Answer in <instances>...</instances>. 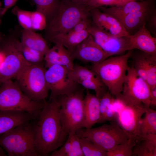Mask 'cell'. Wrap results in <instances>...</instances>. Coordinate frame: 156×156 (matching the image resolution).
<instances>
[{
  "label": "cell",
  "mask_w": 156,
  "mask_h": 156,
  "mask_svg": "<svg viewBox=\"0 0 156 156\" xmlns=\"http://www.w3.org/2000/svg\"><path fill=\"white\" fill-rule=\"evenodd\" d=\"M60 107L58 98L49 99L36 118L35 144L38 156L50 155L65 142L67 136L60 119Z\"/></svg>",
  "instance_id": "obj_1"
},
{
  "label": "cell",
  "mask_w": 156,
  "mask_h": 156,
  "mask_svg": "<svg viewBox=\"0 0 156 156\" xmlns=\"http://www.w3.org/2000/svg\"><path fill=\"white\" fill-rule=\"evenodd\" d=\"M133 50L122 55L109 57L91 69L114 97L121 94L129 67L128 62Z\"/></svg>",
  "instance_id": "obj_2"
},
{
  "label": "cell",
  "mask_w": 156,
  "mask_h": 156,
  "mask_svg": "<svg viewBox=\"0 0 156 156\" xmlns=\"http://www.w3.org/2000/svg\"><path fill=\"white\" fill-rule=\"evenodd\" d=\"M90 16L86 5L60 0L58 11L44 29V39L51 42L56 36L68 33L79 21Z\"/></svg>",
  "instance_id": "obj_3"
},
{
  "label": "cell",
  "mask_w": 156,
  "mask_h": 156,
  "mask_svg": "<svg viewBox=\"0 0 156 156\" xmlns=\"http://www.w3.org/2000/svg\"><path fill=\"white\" fill-rule=\"evenodd\" d=\"M33 120L0 135V146L8 156H38L35 144Z\"/></svg>",
  "instance_id": "obj_4"
},
{
  "label": "cell",
  "mask_w": 156,
  "mask_h": 156,
  "mask_svg": "<svg viewBox=\"0 0 156 156\" xmlns=\"http://www.w3.org/2000/svg\"><path fill=\"white\" fill-rule=\"evenodd\" d=\"M83 93V89L77 88L69 94L57 98L60 104L59 116L67 136L85 128Z\"/></svg>",
  "instance_id": "obj_5"
},
{
  "label": "cell",
  "mask_w": 156,
  "mask_h": 156,
  "mask_svg": "<svg viewBox=\"0 0 156 156\" xmlns=\"http://www.w3.org/2000/svg\"><path fill=\"white\" fill-rule=\"evenodd\" d=\"M46 101L31 100L24 93L16 81L12 79L4 81L0 86V111L24 112L37 117Z\"/></svg>",
  "instance_id": "obj_6"
},
{
  "label": "cell",
  "mask_w": 156,
  "mask_h": 156,
  "mask_svg": "<svg viewBox=\"0 0 156 156\" xmlns=\"http://www.w3.org/2000/svg\"><path fill=\"white\" fill-rule=\"evenodd\" d=\"M44 64H28L15 78L24 93L37 102L46 101L49 91L46 80Z\"/></svg>",
  "instance_id": "obj_7"
},
{
  "label": "cell",
  "mask_w": 156,
  "mask_h": 156,
  "mask_svg": "<svg viewBox=\"0 0 156 156\" xmlns=\"http://www.w3.org/2000/svg\"><path fill=\"white\" fill-rule=\"evenodd\" d=\"M76 133L79 137L88 139L106 152L126 142L129 138L116 121H110V124H104L97 127L82 129Z\"/></svg>",
  "instance_id": "obj_8"
},
{
  "label": "cell",
  "mask_w": 156,
  "mask_h": 156,
  "mask_svg": "<svg viewBox=\"0 0 156 156\" xmlns=\"http://www.w3.org/2000/svg\"><path fill=\"white\" fill-rule=\"evenodd\" d=\"M20 41L12 36L3 37L0 49L4 54L0 67V86L4 81L15 78L28 65L21 51Z\"/></svg>",
  "instance_id": "obj_9"
},
{
  "label": "cell",
  "mask_w": 156,
  "mask_h": 156,
  "mask_svg": "<svg viewBox=\"0 0 156 156\" xmlns=\"http://www.w3.org/2000/svg\"><path fill=\"white\" fill-rule=\"evenodd\" d=\"M115 97L119 98L122 103L116 113V121L129 138L136 143L140 139V122L145 113L146 106L142 103L128 99L121 94Z\"/></svg>",
  "instance_id": "obj_10"
},
{
  "label": "cell",
  "mask_w": 156,
  "mask_h": 156,
  "mask_svg": "<svg viewBox=\"0 0 156 156\" xmlns=\"http://www.w3.org/2000/svg\"><path fill=\"white\" fill-rule=\"evenodd\" d=\"M45 76L50 99L69 94L76 90L78 84L72 78L71 70L66 67L54 65L45 68Z\"/></svg>",
  "instance_id": "obj_11"
},
{
  "label": "cell",
  "mask_w": 156,
  "mask_h": 156,
  "mask_svg": "<svg viewBox=\"0 0 156 156\" xmlns=\"http://www.w3.org/2000/svg\"><path fill=\"white\" fill-rule=\"evenodd\" d=\"M88 31L95 42L110 57L122 55L126 51L132 50L130 36H114L94 24Z\"/></svg>",
  "instance_id": "obj_12"
},
{
  "label": "cell",
  "mask_w": 156,
  "mask_h": 156,
  "mask_svg": "<svg viewBox=\"0 0 156 156\" xmlns=\"http://www.w3.org/2000/svg\"><path fill=\"white\" fill-rule=\"evenodd\" d=\"M151 90L148 84L137 74L132 66H129L121 94L130 101L150 107Z\"/></svg>",
  "instance_id": "obj_13"
},
{
  "label": "cell",
  "mask_w": 156,
  "mask_h": 156,
  "mask_svg": "<svg viewBox=\"0 0 156 156\" xmlns=\"http://www.w3.org/2000/svg\"><path fill=\"white\" fill-rule=\"evenodd\" d=\"M71 55L74 60L90 63L92 65L100 63L110 57L90 34L75 48Z\"/></svg>",
  "instance_id": "obj_14"
},
{
  "label": "cell",
  "mask_w": 156,
  "mask_h": 156,
  "mask_svg": "<svg viewBox=\"0 0 156 156\" xmlns=\"http://www.w3.org/2000/svg\"><path fill=\"white\" fill-rule=\"evenodd\" d=\"M130 58L132 60V66L140 77L146 81L156 80V54L133 50Z\"/></svg>",
  "instance_id": "obj_15"
},
{
  "label": "cell",
  "mask_w": 156,
  "mask_h": 156,
  "mask_svg": "<svg viewBox=\"0 0 156 156\" xmlns=\"http://www.w3.org/2000/svg\"><path fill=\"white\" fill-rule=\"evenodd\" d=\"M92 23L100 29L117 37H129L120 22L116 18L96 8L90 11Z\"/></svg>",
  "instance_id": "obj_16"
},
{
  "label": "cell",
  "mask_w": 156,
  "mask_h": 156,
  "mask_svg": "<svg viewBox=\"0 0 156 156\" xmlns=\"http://www.w3.org/2000/svg\"><path fill=\"white\" fill-rule=\"evenodd\" d=\"M155 0L132 1L124 4L98 8L102 12L118 19L126 15L156 8Z\"/></svg>",
  "instance_id": "obj_17"
},
{
  "label": "cell",
  "mask_w": 156,
  "mask_h": 156,
  "mask_svg": "<svg viewBox=\"0 0 156 156\" xmlns=\"http://www.w3.org/2000/svg\"><path fill=\"white\" fill-rule=\"evenodd\" d=\"M74 60L71 53L60 43H57L49 48L44 55L45 68L54 65L66 67L71 70L74 66Z\"/></svg>",
  "instance_id": "obj_18"
},
{
  "label": "cell",
  "mask_w": 156,
  "mask_h": 156,
  "mask_svg": "<svg viewBox=\"0 0 156 156\" xmlns=\"http://www.w3.org/2000/svg\"><path fill=\"white\" fill-rule=\"evenodd\" d=\"M36 118L34 115L24 112L0 111V135Z\"/></svg>",
  "instance_id": "obj_19"
},
{
  "label": "cell",
  "mask_w": 156,
  "mask_h": 156,
  "mask_svg": "<svg viewBox=\"0 0 156 156\" xmlns=\"http://www.w3.org/2000/svg\"><path fill=\"white\" fill-rule=\"evenodd\" d=\"M132 50H138L151 54H156V38L153 36L145 25L130 36Z\"/></svg>",
  "instance_id": "obj_20"
},
{
  "label": "cell",
  "mask_w": 156,
  "mask_h": 156,
  "mask_svg": "<svg viewBox=\"0 0 156 156\" xmlns=\"http://www.w3.org/2000/svg\"><path fill=\"white\" fill-rule=\"evenodd\" d=\"M85 128L89 129L98 123L101 117L100 99L87 90L84 98Z\"/></svg>",
  "instance_id": "obj_21"
},
{
  "label": "cell",
  "mask_w": 156,
  "mask_h": 156,
  "mask_svg": "<svg viewBox=\"0 0 156 156\" xmlns=\"http://www.w3.org/2000/svg\"><path fill=\"white\" fill-rule=\"evenodd\" d=\"M156 8L134 12L117 19L130 35L135 33L146 24V21Z\"/></svg>",
  "instance_id": "obj_22"
},
{
  "label": "cell",
  "mask_w": 156,
  "mask_h": 156,
  "mask_svg": "<svg viewBox=\"0 0 156 156\" xmlns=\"http://www.w3.org/2000/svg\"><path fill=\"white\" fill-rule=\"evenodd\" d=\"M21 43L25 47L44 55L49 49L47 41L42 35L34 31L23 29L22 31Z\"/></svg>",
  "instance_id": "obj_23"
},
{
  "label": "cell",
  "mask_w": 156,
  "mask_h": 156,
  "mask_svg": "<svg viewBox=\"0 0 156 156\" xmlns=\"http://www.w3.org/2000/svg\"><path fill=\"white\" fill-rule=\"evenodd\" d=\"M89 35L88 29L80 32H68L56 36L51 42L55 44H61L71 54L75 48Z\"/></svg>",
  "instance_id": "obj_24"
},
{
  "label": "cell",
  "mask_w": 156,
  "mask_h": 156,
  "mask_svg": "<svg viewBox=\"0 0 156 156\" xmlns=\"http://www.w3.org/2000/svg\"><path fill=\"white\" fill-rule=\"evenodd\" d=\"M132 156H156V134L141 137L133 148Z\"/></svg>",
  "instance_id": "obj_25"
},
{
  "label": "cell",
  "mask_w": 156,
  "mask_h": 156,
  "mask_svg": "<svg viewBox=\"0 0 156 156\" xmlns=\"http://www.w3.org/2000/svg\"><path fill=\"white\" fill-rule=\"evenodd\" d=\"M144 118L140 122L139 134L140 138L149 134H156V111L146 106Z\"/></svg>",
  "instance_id": "obj_26"
},
{
  "label": "cell",
  "mask_w": 156,
  "mask_h": 156,
  "mask_svg": "<svg viewBox=\"0 0 156 156\" xmlns=\"http://www.w3.org/2000/svg\"><path fill=\"white\" fill-rule=\"evenodd\" d=\"M36 6V10L45 16L47 24L54 18L58 11L60 0H32Z\"/></svg>",
  "instance_id": "obj_27"
},
{
  "label": "cell",
  "mask_w": 156,
  "mask_h": 156,
  "mask_svg": "<svg viewBox=\"0 0 156 156\" xmlns=\"http://www.w3.org/2000/svg\"><path fill=\"white\" fill-rule=\"evenodd\" d=\"M70 74L73 79L78 84L81 81L99 77L92 69L78 65L74 64L70 71Z\"/></svg>",
  "instance_id": "obj_28"
},
{
  "label": "cell",
  "mask_w": 156,
  "mask_h": 156,
  "mask_svg": "<svg viewBox=\"0 0 156 156\" xmlns=\"http://www.w3.org/2000/svg\"><path fill=\"white\" fill-rule=\"evenodd\" d=\"M20 46L23 57L28 64L30 65L44 64V55L25 47L21 42Z\"/></svg>",
  "instance_id": "obj_29"
},
{
  "label": "cell",
  "mask_w": 156,
  "mask_h": 156,
  "mask_svg": "<svg viewBox=\"0 0 156 156\" xmlns=\"http://www.w3.org/2000/svg\"><path fill=\"white\" fill-rule=\"evenodd\" d=\"M135 142L129 138L126 142L120 144L106 152V156H131Z\"/></svg>",
  "instance_id": "obj_30"
},
{
  "label": "cell",
  "mask_w": 156,
  "mask_h": 156,
  "mask_svg": "<svg viewBox=\"0 0 156 156\" xmlns=\"http://www.w3.org/2000/svg\"><path fill=\"white\" fill-rule=\"evenodd\" d=\"M83 156H106V152L88 139L79 137Z\"/></svg>",
  "instance_id": "obj_31"
},
{
  "label": "cell",
  "mask_w": 156,
  "mask_h": 156,
  "mask_svg": "<svg viewBox=\"0 0 156 156\" xmlns=\"http://www.w3.org/2000/svg\"><path fill=\"white\" fill-rule=\"evenodd\" d=\"M12 12L16 16L19 24L23 29L33 31L31 25L32 12L21 9L16 6L12 10Z\"/></svg>",
  "instance_id": "obj_32"
},
{
  "label": "cell",
  "mask_w": 156,
  "mask_h": 156,
  "mask_svg": "<svg viewBox=\"0 0 156 156\" xmlns=\"http://www.w3.org/2000/svg\"><path fill=\"white\" fill-rule=\"evenodd\" d=\"M142 0H89L86 4L88 9L90 10L94 8L104 6L113 7L124 4L132 1Z\"/></svg>",
  "instance_id": "obj_33"
},
{
  "label": "cell",
  "mask_w": 156,
  "mask_h": 156,
  "mask_svg": "<svg viewBox=\"0 0 156 156\" xmlns=\"http://www.w3.org/2000/svg\"><path fill=\"white\" fill-rule=\"evenodd\" d=\"M31 25L33 31L44 30L47 25L45 16L42 13L37 11L32 12Z\"/></svg>",
  "instance_id": "obj_34"
},
{
  "label": "cell",
  "mask_w": 156,
  "mask_h": 156,
  "mask_svg": "<svg viewBox=\"0 0 156 156\" xmlns=\"http://www.w3.org/2000/svg\"><path fill=\"white\" fill-rule=\"evenodd\" d=\"M71 142V152L70 156H83L79 137L76 133H71L68 135Z\"/></svg>",
  "instance_id": "obj_35"
},
{
  "label": "cell",
  "mask_w": 156,
  "mask_h": 156,
  "mask_svg": "<svg viewBox=\"0 0 156 156\" xmlns=\"http://www.w3.org/2000/svg\"><path fill=\"white\" fill-rule=\"evenodd\" d=\"M114 97L108 91L100 99L101 117L99 122L104 116L109 105L114 101Z\"/></svg>",
  "instance_id": "obj_36"
},
{
  "label": "cell",
  "mask_w": 156,
  "mask_h": 156,
  "mask_svg": "<svg viewBox=\"0 0 156 156\" xmlns=\"http://www.w3.org/2000/svg\"><path fill=\"white\" fill-rule=\"evenodd\" d=\"M52 152L50 155L51 156H70L71 152V142L68 136L66 141L60 147Z\"/></svg>",
  "instance_id": "obj_37"
},
{
  "label": "cell",
  "mask_w": 156,
  "mask_h": 156,
  "mask_svg": "<svg viewBox=\"0 0 156 156\" xmlns=\"http://www.w3.org/2000/svg\"><path fill=\"white\" fill-rule=\"evenodd\" d=\"M92 24L91 16L86 17L79 21L69 32H80L88 29Z\"/></svg>",
  "instance_id": "obj_38"
},
{
  "label": "cell",
  "mask_w": 156,
  "mask_h": 156,
  "mask_svg": "<svg viewBox=\"0 0 156 156\" xmlns=\"http://www.w3.org/2000/svg\"><path fill=\"white\" fill-rule=\"evenodd\" d=\"M147 29L154 36L156 37V9L151 13L146 23Z\"/></svg>",
  "instance_id": "obj_39"
},
{
  "label": "cell",
  "mask_w": 156,
  "mask_h": 156,
  "mask_svg": "<svg viewBox=\"0 0 156 156\" xmlns=\"http://www.w3.org/2000/svg\"><path fill=\"white\" fill-rule=\"evenodd\" d=\"M18 0H4V6L0 10V16L4 15L7 10L13 6Z\"/></svg>",
  "instance_id": "obj_40"
},
{
  "label": "cell",
  "mask_w": 156,
  "mask_h": 156,
  "mask_svg": "<svg viewBox=\"0 0 156 156\" xmlns=\"http://www.w3.org/2000/svg\"><path fill=\"white\" fill-rule=\"evenodd\" d=\"M156 106V87L151 90L150 106Z\"/></svg>",
  "instance_id": "obj_41"
},
{
  "label": "cell",
  "mask_w": 156,
  "mask_h": 156,
  "mask_svg": "<svg viewBox=\"0 0 156 156\" xmlns=\"http://www.w3.org/2000/svg\"><path fill=\"white\" fill-rule=\"evenodd\" d=\"M73 2L79 4L84 5H86L89 0H71Z\"/></svg>",
  "instance_id": "obj_42"
},
{
  "label": "cell",
  "mask_w": 156,
  "mask_h": 156,
  "mask_svg": "<svg viewBox=\"0 0 156 156\" xmlns=\"http://www.w3.org/2000/svg\"><path fill=\"white\" fill-rule=\"evenodd\" d=\"M4 58V54L0 49V67L2 63Z\"/></svg>",
  "instance_id": "obj_43"
},
{
  "label": "cell",
  "mask_w": 156,
  "mask_h": 156,
  "mask_svg": "<svg viewBox=\"0 0 156 156\" xmlns=\"http://www.w3.org/2000/svg\"><path fill=\"white\" fill-rule=\"evenodd\" d=\"M7 155L5 151L0 146V156H6Z\"/></svg>",
  "instance_id": "obj_44"
},
{
  "label": "cell",
  "mask_w": 156,
  "mask_h": 156,
  "mask_svg": "<svg viewBox=\"0 0 156 156\" xmlns=\"http://www.w3.org/2000/svg\"><path fill=\"white\" fill-rule=\"evenodd\" d=\"M1 19L0 18V25L1 24ZM2 36L1 34H0V41L1 40L2 37Z\"/></svg>",
  "instance_id": "obj_45"
}]
</instances>
